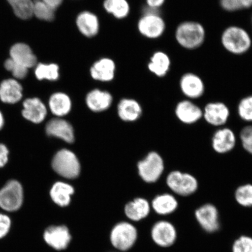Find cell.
<instances>
[{
	"mask_svg": "<svg viewBox=\"0 0 252 252\" xmlns=\"http://www.w3.org/2000/svg\"><path fill=\"white\" fill-rule=\"evenodd\" d=\"M9 151L5 145L0 144V168H2L8 161Z\"/></svg>",
	"mask_w": 252,
	"mask_h": 252,
	"instance_id": "cell-40",
	"label": "cell"
},
{
	"mask_svg": "<svg viewBox=\"0 0 252 252\" xmlns=\"http://www.w3.org/2000/svg\"><path fill=\"white\" fill-rule=\"evenodd\" d=\"M195 217L200 225L207 232L213 233L220 228L219 212L211 203L202 205L195 211Z\"/></svg>",
	"mask_w": 252,
	"mask_h": 252,
	"instance_id": "cell-12",
	"label": "cell"
},
{
	"mask_svg": "<svg viewBox=\"0 0 252 252\" xmlns=\"http://www.w3.org/2000/svg\"><path fill=\"white\" fill-rule=\"evenodd\" d=\"M4 116H3L2 112L0 111V130L4 127Z\"/></svg>",
	"mask_w": 252,
	"mask_h": 252,
	"instance_id": "cell-43",
	"label": "cell"
},
{
	"mask_svg": "<svg viewBox=\"0 0 252 252\" xmlns=\"http://www.w3.org/2000/svg\"></svg>",
	"mask_w": 252,
	"mask_h": 252,
	"instance_id": "cell-44",
	"label": "cell"
},
{
	"mask_svg": "<svg viewBox=\"0 0 252 252\" xmlns=\"http://www.w3.org/2000/svg\"><path fill=\"white\" fill-rule=\"evenodd\" d=\"M49 105L53 114L61 117L67 115L70 112L71 108V101L67 94L57 93L50 96Z\"/></svg>",
	"mask_w": 252,
	"mask_h": 252,
	"instance_id": "cell-28",
	"label": "cell"
},
{
	"mask_svg": "<svg viewBox=\"0 0 252 252\" xmlns=\"http://www.w3.org/2000/svg\"><path fill=\"white\" fill-rule=\"evenodd\" d=\"M237 203L244 207H252V184H246L239 186L234 193Z\"/></svg>",
	"mask_w": 252,
	"mask_h": 252,
	"instance_id": "cell-32",
	"label": "cell"
},
{
	"mask_svg": "<svg viewBox=\"0 0 252 252\" xmlns=\"http://www.w3.org/2000/svg\"><path fill=\"white\" fill-rule=\"evenodd\" d=\"M183 94L189 99H196L203 95L205 86L202 79L193 72L182 75L179 83Z\"/></svg>",
	"mask_w": 252,
	"mask_h": 252,
	"instance_id": "cell-15",
	"label": "cell"
},
{
	"mask_svg": "<svg viewBox=\"0 0 252 252\" xmlns=\"http://www.w3.org/2000/svg\"><path fill=\"white\" fill-rule=\"evenodd\" d=\"M142 110L139 103L133 99H124L118 105V113L123 121L133 122L140 117Z\"/></svg>",
	"mask_w": 252,
	"mask_h": 252,
	"instance_id": "cell-27",
	"label": "cell"
},
{
	"mask_svg": "<svg viewBox=\"0 0 252 252\" xmlns=\"http://www.w3.org/2000/svg\"><path fill=\"white\" fill-rule=\"evenodd\" d=\"M11 220L5 214H0V239L8 234L11 227Z\"/></svg>",
	"mask_w": 252,
	"mask_h": 252,
	"instance_id": "cell-39",
	"label": "cell"
},
{
	"mask_svg": "<svg viewBox=\"0 0 252 252\" xmlns=\"http://www.w3.org/2000/svg\"><path fill=\"white\" fill-rule=\"evenodd\" d=\"M150 210L149 201L143 198H137L126 205L125 213L128 219L139 221L149 215Z\"/></svg>",
	"mask_w": 252,
	"mask_h": 252,
	"instance_id": "cell-22",
	"label": "cell"
},
{
	"mask_svg": "<svg viewBox=\"0 0 252 252\" xmlns=\"http://www.w3.org/2000/svg\"><path fill=\"white\" fill-rule=\"evenodd\" d=\"M151 236L154 243L158 246L168 248L175 243L177 232L172 223L166 220H160L153 225Z\"/></svg>",
	"mask_w": 252,
	"mask_h": 252,
	"instance_id": "cell-11",
	"label": "cell"
},
{
	"mask_svg": "<svg viewBox=\"0 0 252 252\" xmlns=\"http://www.w3.org/2000/svg\"><path fill=\"white\" fill-rule=\"evenodd\" d=\"M55 9L50 7L42 0H33V14L44 21H52L55 18Z\"/></svg>",
	"mask_w": 252,
	"mask_h": 252,
	"instance_id": "cell-33",
	"label": "cell"
},
{
	"mask_svg": "<svg viewBox=\"0 0 252 252\" xmlns=\"http://www.w3.org/2000/svg\"><path fill=\"white\" fill-rule=\"evenodd\" d=\"M220 42L226 51L235 55L244 54L252 46L250 34L244 28L238 26L226 28L221 34Z\"/></svg>",
	"mask_w": 252,
	"mask_h": 252,
	"instance_id": "cell-2",
	"label": "cell"
},
{
	"mask_svg": "<svg viewBox=\"0 0 252 252\" xmlns=\"http://www.w3.org/2000/svg\"><path fill=\"white\" fill-rule=\"evenodd\" d=\"M52 167L59 175L67 179L76 178L80 172V164L76 156L66 149L56 154L52 160Z\"/></svg>",
	"mask_w": 252,
	"mask_h": 252,
	"instance_id": "cell-5",
	"label": "cell"
},
{
	"mask_svg": "<svg viewBox=\"0 0 252 252\" xmlns=\"http://www.w3.org/2000/svg\"><path fill=\"white\" fill-rule=\"evenodd\" d=\"M236 144V134L231 128L220 127L213 135L212 147L217 154H225L231 152L234 149Z\"/></svg>",
	"mask_w": 252,
	"mask_h": 252,
	"instance_id": "cell-13",
	"label": "cell"
},
{
	"mask_svg": "<svg viewBox=\"0 0 252 252\" xmlns=\"http://www.w3.org/2000/svg\"><path fill=\"white\" fill-rule=\"evenodd\" d=\"M46 133L53 136L61 138L68 143H73L74 135L71 125L65 120L53 119L46 126Z\"/></svg>",
	"mask_w": 252,
	"mask_h": 252,
	"instance_id": "cell-17",
	"label": "cell"
},
{
	"mask_svg": "<svg viewBox=\"0 0 252 252\" xmlns=\"http://www.w3.org/2000/svg\"><path fill=\"white\" fill-rule=\"evenodd\" d=\"M230 110L221 102H209L203 109V118L208 124L215 127H222L227 123Z\"/></svg>",
	"mask_w": 252,
	"mask_h": 252,
	"instance_id": "cell-10",
	"label": "cell"
},
{
	"mask_svg": "<svg viewBox=\"0 0 252 252\" xmlns=\"http://www.w3.org/2000/svg\"><path fill=\"white\" fill-rule=\"evenodd\" d=\"M220 4L223 10L235 12L252 7V0H220Z\"/></svg>",
	"mask_w": 252,
	"mask_h": 252,
	"instance_id": "cell-34",
	"label": "cell"
},
{
	"mask_svg": "<svg viewBox=\"0 0 252 252\" xmlns=\"http://www.w3.org/2000/svg\"><path fill=\"white\" fill-rule=\"evenodd\" d=\"M138 28L144 36L156 39L164 33L166 25L159 13L144 14L138 22Z\"/></svg>",
	"mask_w": 252,
	"mask_h": 252,
	"instance_id": "cell-9",
	"label": "cell"
},
{
	"mask_svg": "<svg viewBox=\"0 0 252 252\" xmlns=\"http://www.w3.org/2000/svg\"><path fill=\"white\" fill-rule=\"evenodd\" d=\"M112 100V96L109 93L94 90L88 94L86 103L91 110L99 112L108 109L111 105Z\"/></svg>",
	"mask_w": 252,
	"mask_h": 252,
	"instance_id": "cell-24",
	"label": "cell"
},
{
	"mask_svg": "<svg viewBox=\"0 0 252 252\" xmlns=\"http://www.w3.org/2000/svg\"><path fill=\"white\" fill-rule=\"evenodd\" d=\"M166 184L173 193L182 197L191 196L196 193L198 188V182L194 175L179 170L169 173Z\"/></svg>",
	"mask_w": 252,
	"mask_h": 252,
	"instance_id": "cell-3",
	"label": "cell"
},
{
	"mask_svg": "<svg viewBox=\"0 0 252 252\" xmlns=\"http://www.w3.org/2000/svg\"><path fill=\"white\" fill-rule=\"evenodd\" d=\"M138 172L141 178L147 183L159 180L165 169L164 161L156 152L150 153L144 160L138 163Z\"/></svg>",
	"mask_w": 252,
	"mask_h": 252,
	"instance_id": "cell-7",
	"label": "cell"
},
{
	"mask_svg": "<svg viewBox=\"0 0 252 252\" xmlns=\"http://www.w3.org/2000/svg\"><path fill=\"white\" fill-rule=\"evenodd\" d=\"M103 7L107 12L118 19L127 17L130 11V7L126 0H105Z\"/></svg>",
	"mask_w": 252,
	"mask_h": 252,
	"instance_id": "cell-29",
	"label": "cell"
},
{
	"mask_svg": "<svg viewBox=\"0 0 252 252\" xmlns=\"http://www.w3.org/2000/svg\"><path fill=\"white\" fill-rule=\"evenodd\" d=\"M171 65V59L169 56L164 52L159 51L154 53L148 67L150 71L157 76L163 77L168 73Z\"/></svg>",
	"mask_w": 252,
	"mask_h": 252,
	"instance_id": "cell-26",
	"label": "cell"
},
{
	"mask_svg": "<svg viewBox=\"0 0 252 252\" xmlns=\"http://www.w3.org/2000/svg\"><path fill=\"white\" fill-rule=\"evenodd\" d=\"M179 206L175 195L163 193L158 195L154 198L151 206L155 212L160 216H166L175 212Z\"/></svg>",
	"mask_w": 252,
	"mask_h": 252,
	"instance_id": "cell-21",
	"label": "cell"
},
{
	"mask_svg": "<svg viewBox=\"0 0 252 252\" xmlns=\"http://www.w3.org/2000/svg\"><path fill=\"white\" fill-rule=\"evenodd\" d=\"M24 201V189L20 182L8 181L0 189V207L9 212L20 209Z\"/></svg>",
	"mask_w": 252,
	"mask_h": 252,
	"instance_id": "cell-6",
	"label": "cell"
},
{
	"mask_svg": "<svg viewBox=\"0 0 252 252\" xmlns=\"http://www.w3.org/2000/svg\"><path fill=\"white\" fill-rule=\"evenodd\" d=\"M10 58L29 69L37 64V58L30 46L24 43L14 44L9 50Z\"/></svg>",
	"mask_w": 252,
	"mask_h": 252,
	"instance_id": "cell-18",
	"label": "cell"
},
{
	"mask_svg": "<svg viewBox=\"0 0 252 252\" xmlns=\"http://www.w3.org/2000/svg\"><path fill=\"white\" fill-rule=\"evenodd\" d=\"M22 115L27 121L39 124L42 122L47 115L46 107L37 97L24 100Z\"/></svg>",
	"mask_w": 252,
	"mask_h": 252,
	"instance_id": "cell-16",
	"label": "cell"
},
{
	"mask_svg": "<svg viewBox=\"0 0 252 252\" xmlns=\"http://www.w3.org/2000/svg\"><path fill=\"white\" fill-rule=\"evenodd\" d=\"M115 64L111 59L104 58L94 63L91 68V76L97 81L108 82L115 76Z\"/></svg>",
	"mask_w": 252,
	"mask_h": 252,
	"instance_id": "cell-20",
	"label": "cell"
},
{
	"mask_svg": "<svg viewBox=\"0 0 252 252\" xmlns=\"http://www.w3.org/2000/svg\"><path fill=\"white\" fill-rule=\"evenodd\" d=\"M147 6L151 8L159 9L165 1V0H146Z\"/></svg>",
	"mask_w": 252,
	"mask_h": 252,
	"instance_id": "cell-41",
	"label": "cell"
},
{
	"mask_svg": "<svg viewBox=\"0 0 252 252\" xmlns=\"http://www.w3.org/2000/svg\"><path fill=\"white\" fill-rule=\"evenodd\" d=\"M18 18L24 19L32 13L33 0H7Z\"/></svg>",
	"mask_w": 252,
	"mask_h": 252,
	"instance_id": "cell-31",
	"label": "cell"
},
{
	"mask_svg": "<svg viewBox=\"0 0 252 252\" xmlns=\"http://www.w3.org/2000/svg\"><path fill=\"white\" fill-rule=\"evenodd\" d=\"M110 242L116 250H130L136 243L138 231L135 226L128 222H121L113 226L110 232Z\"/></svg>",
	"mask_w": 252,
	"mask_h": 252,
	"instance_id": "cell-4",
	"label": "cell"
},
{
	"mask_svg": "<svg viewBox=\"0 0 252 252\" xmlns=\"http://www.w3.org/2000/svg\"><path fill=\"white\" fill-rule=\"evenodd\" d=\"M34 74L39 80L56 81L59 78V67L56 64H36Z\"/></svg>",
	"mask_w": 252,
	"mask_h": 252,
	"instance_id": "cell-30",
	"label": "cell"
},
{
	"mask_svg": "<svg viewBox=\"0 0 252 252\" xmlns=\"http://www.w3.org/2000/svg\"><path fill=\"white\" fill-rule=\"evenodd\" d=\"M23 96V87L15 79H7L0 84V100L3 103L15 104Z\"/></svg>",
	"mask_w": 252,
	"mask_h": 252,
	"instance_id": "cell-19",
	"label": "cell"
},
{
	"mask_svg": "<svg viewBox=\"0 0 252 252\" xmlns=\"http://www.w3.org/2000/svg\"><path fill=\"white\" fill-rule=\"evenodd\" d=\"M239 138L242 147L249 154L252 155V125L245 126L242 129Z\"/></svg>",
	"mask_w": 252,
	"mask_h": 252,
	"instance_id": "cell-37",
	"label": "cell"
},
{
	"mask_svg": "<svg viewBox=\"0 0 252 252\" xmlns=\"http://www.w3.org/2000/svg\"><path fill=\"white\" fill-rule=\"evenodd\" d=\"M42 1L50 6V7L56 9L62 4L63 0H42Z\"/></svg>",
	"mask_w": 252,
	"mask_h": 252,
	"instance_id": "cell-42",
	"label": "cell"
},
{
	"mask_svg": "<svg viewBox=\"0 0 252 252\" xmlns=\"http://www.w3.org/2000/svg\"><path fill=\"white\" fill-rule=\"evenodd\" d=\"M232 252H252V238L241 236L233 245Z\"/></svg>",
	"mask_w": 252,
	"mask_h": 252,
	"instance_id": "cell-38",
	"label": "cell"
},
{
	"mask_svg": "<svg viewBox=\"0 0 252 252\" xmlns=\"http://www.w3.org/2000/svg\"><path fill=\"white\" fill-rule=\"evenodd\" d=\"M238 114L242 121L252 122V95L245 96L239 101Z\"/></svg>",
	"mask_w": 252,
	"mask_h": 252,
	"instance_id": "cell-35",
	"label": "cell"
},
{
	"mask_svg": "<svg viewBox=\"0 0 252 252\" xmlns=\"http://www.w3.org/2000/svg\"><path fill=\"white\" fill-rule=\"evenodd\" d=\"M76 24L80 32L88 37L95 36L98 33V18L90 12L84 11L79 14L77 18Z\"/></svg>",
	"mask_w": 252,
	"mask_h": 252,
	"instance_id": "cell-23",
	"label": "cell"
},
{
	"mask_svg": "<svg viewBox=\"0 0 252 252\" xmlns=\"http://www.w3.org/2000/svg\"><path fill=\"white\" fill-rule=\"evenodd\" d=\"M43 239L49 247L56 251H64L70 245L72 235L67 226L52 225L44 232Z\"/></svg>",
	"mask_w": 252,
	"mask_h": 252,
	"instance_id": "cell-8",
	"label": "cell"
},
{
	"mask_svg": "<svg viewBox=\"0 0 252 252\" xmlns=\"http://www.w3.org/2000/svg\"><path fill=\"white\" fill-rule=\"evenodd\" d=\"M176 117L182 124L193 125L203 118V109L190 99L179 102L175 107Z\"/></svg>",
	"mask_w": 252,
	"mask_h": 252,
	"instance_id": "cell-14",
	"label": "cell"
},
{
	"mask_svg": "<svg viewBox=\"0 0 252 252\" xmlns=\"http://www.w3.org/2000/svg\"><path fill=\"white\" fill-rule=\"evenodd\" d=\"M175 39L179 45L188 50L198 48L206 39V31L202 24L196 21H184L175 31Z\"/></svg>",
	"mask_w": 252,
	"mask_h": 252,
	"instance_id": "cell-1",
	"label": "cell"
},
{
	"mask_svg": "<svg viewBox=\"0 0 252 252\" xmlns=\"http://www.w3.org/2000/svg\"><path fill=\"white\" fill-rule=\"evenodd\" d=\"M4 67L6 70L11 72L13 77L17 80H23L28 74V68L18 64L11 58L6 60Z\"/></svg>",
	"mask_w": 252,
	"mask_h": 252,
	"instance_id": "cell-36",
	"label": "cell"
},
{
	"mask_svg": "<svg viewBox=\"0 0 252 252\" xmlns=\"http://www.w3.org/2000/svg\"><path fill=\"white\" fill-rule=\"evenodd\" d=\"M74 193V189L71 185L58 182L53 186L50 195L55 204L61 207H66L70 204L71 196Z\"/></svg>",
	"mask_w": 252,
	"mask_h": 252,
	"instance_id": "cell-25",
	"label": "cell"
}]
</instances>
